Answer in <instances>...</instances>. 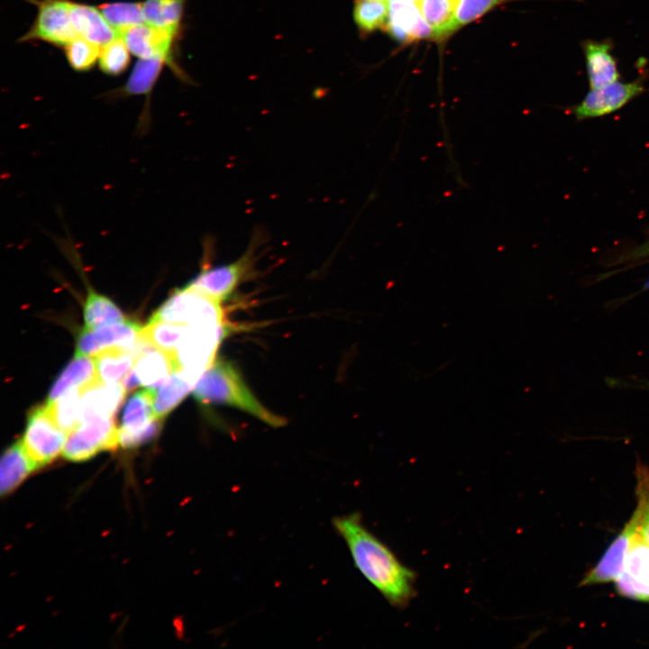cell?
I'll use <instances>...</instances> for the list:
<instances>
[{
  "mask_svg": "<svg viewBox=\"0 0 649 649\" xmlns=\"http://www.w3.org/2000/svg\"><path fill=\"white\" fill-rule=\"evenodd\" d=\"M84 320L86 327L91 330L125 321L123 314L111 299L91 288H88L84 305Z\"/></svg>",
  "mask_w": 649,
  "mask_h": 649,
  "instance_id": "4316f807",
  "label": "cell"
},
{
  "mask_svg": "<svg viewBox=\"0 0 649 649\" xmlns=\"http://www.w3.org/2000/svg\"><path fill=\"white\" fill-rule=\"evenodd\" d=\"M135 352L133 370L146 388L156 390L172 373L180 370L176 357L153 347L142 338Z\"/></svg>",
  "mask_w": 649,
  "mask_h": 649,
  "instance_id": "8fae6325",
  "label": "cell"
},
{
  "mask_svg": "<svg viewBox=\"0 0 649 649\" xmlns=\"http://www.w3.org/2000/svg\"><path fill=\"white\" fill-rule=\"evenodd\" d=\"M582 46L590 88H600L618 80L619 73L610 43L589 40Z\"/></svg>",
  "mask_w": 649,
  "mask_h": 649,
  "instance_id": "e0dca14e",
  "label": "cell"
},
{
  "mask_svg": "<svg viewBox=\"0 0 649 649\" xmlns=\"http://www.w3.org/2000/svg\"><path fill=\"white\" fill-rule=\"evenodd\" d=\"M126 391L138 388L141 384L136 373L133 370L124 379L123 383Z\"/></svg>",
  "mask_w": 649,
  "mask_h": 649,
  "instance_id": "d590c367",
  "label": "cell"
},
{
  "mask_svg": "<svg viewBox=\"0 0 649 649\" xmlns=\"http://www.w3.org/2000/svg\"><path fill=\"white\" fill-rule=\"evenodd\" d=\"M333 524L362 575L390 605L407 606L416 595L415 572L363 525L359 514L338 516Z\"/></svg>",
  "mask_w": 649,
  "mask_h": 649,
  "instance_id": "6da1fadb",
  "label": "cell"
},
{
  "mask_svg": "<svg viewBox=\"0 0 649 649\" xmlns=\"http://www.w3.org/2000/svg\"><path fill=\"white\" fill-rule=\"evenodd\" d=\"M644 289H648V288H649V279L645 281V283H644Z\"/></svg>",
  "mask_w": 649,
  "mask_h": 649,
  "instance_id": "f35d334b",
  "label": "cell"
},
{
  "mask_svg": "<svg viewBox=\"0 0 649 649\" xmlns=\"http://www.w3.org/2000/svg\"><path fill=\"white\" fill-rule=\"evenodd\" d=\"M635 475L637 505L629 522L635 531L649 544V471L638 466Z\"/></svg>",
  "mask_w": 649,
  "mask_h": 649,
  "instance_id": "f546056e",
  "label": "cell"
},
{
  "mask_svg": "<svg viewBox=\"0 0 649 649\" xmlns=\"http://www.w3.org/2000/svg\"><path fill=\"white\" fill-rule=\"evenodd\" d=\"M644 90L641 78L626 83L617 80L600 88H591L572 111L578 120L607 115L622 108Z\"/></svg>",
  "mask_w": 649,
  "mask_h": 649,
  "instance_id": "ba28073f",
  "label": "cell"
},
{
  "mask_svg": "<svg viewBox=\"0 0 649 649\" xmlns=\"http://www.w3.org/2000/svg\"><path fill=\"white\" fill-rule=\"evenodd\" d=\"M37 467L25 452L21 441L4 452L0 462V492L5 497L17 489Z\"/></svg>",
  "mask_w": 649,
  "mask_h": 649,
  "instance_id": "ac0fdd59",
  "label": "cell"
},
{
  "mask_svg": "<svg viewBox=\"0 0 649 649\" xmlns=\"http://www.w3.org/2000/svg\"><path fill=\"white\" fill-rule=\"evenodd\" d=\"M77 37L70 18L69 1L41 0L32 25L19 41H42L65 47Z\"/></svg>",
  "mask_w": 649,
  "mask_h": 649,
  "instance_id": "8992f818",
  "label": "cell"
},
{
  "mask_svg": "<svg viewBox=\"0 0 649 649\" xmlns=\"http://www.w3.org/2000/svg\"><path fill=\"white\" fill-rule=\"evenodd\" d=\"M81 388H72L50 403H46L58 425L67 434L75 429L81 420Z\"/></svg>",
  "mask_w": 649,
  "mask_h": 649,
  "instance_id": "83f0119b",
  "label": "cell"
},
{
  "mask_svg": "<svg viewBox=\"0 0 649 649\" xmlns=\"http://www.w3.org/2000/svg\"><path fill=\"white\" fill-rule=\"evenodd\" d=\"M631 528L626 523L612 541L599 562L584 576L580 586H590L615 581L624 569L629 547Z\"/></svg>",
  "mask_w": 649,
  "mask_h": 649,
  "instance_id": "2e32d148",
  "label": "cell"
},
{
  "mask_svg": "<svg viewBox=\"0 0 649 649\" xmlns=\"http://www.w3.org/2000/svg\"><path fill=\"white\" fill-rule=\"evenodd\" d=\"M192 394L201 404L234 407L270 426L280 427L287 424L284 417L262 405L230 361H215L197 379Z\"/></svg>",
  "mask_w": 649,
  "mask_h": 649,
  "instance_id": "7a4b0ae2",
  "label": "cell"
},
{
  "mask_svg": "<svg viewBox=\"0 0 649 649\" xmlns=\"http://www.w3.org/2000/svg\"><path fill=\"white\" fill-rule=\"evenodd\" d=\"M460 0H419L417 5L434 37L442 38L454 32V20Z\"/></svg>",
  "mask_w": 649,
  "mask_h": 649,
  "instance_id": "d4e9b609",
  "label": "cell"
},
{
  "mask_svg": "<svg viewBox=\"0 0 649 649\" xmlns=\"http://www.w3.org/2000/svg\"><path fill=\"white\" fill-rule=\"evenodd\" d=\"M220 303L186 285L175 289L151 318L186 325L223 321Z\"/></svg>",
  "mask_w": 649,
  "mask_h": 649,
  "instance_id": "277c9868",
  "label": "cell"
},
{
  "mask_svg": "<svg viewBox=\"0 0 649 649\" xmlns=\"http://www.w3.org/2000/svg\"><path fill=\"white\" fill-rule=\"evenodd\" d=\"M188 326L151 318L142 328V338L153 347L177 359L178 350L187 333Z\"/></svg>",
  "mask_w": 649,
  "mask_h": 649,
  "instance_id": "cb8c5ba5",
  "label": "cell"
},
{
  "mask_svg": "<svg viewBox=\"0 0 649 649\" xmlns=\"http://www.w3.org/2000/svg\"><path fill=\"white\" fill-rule=\"evenodd\" d=\"M196 382L183 371L172 373L156 390L153 398L155 417L163 419L193 390Z\"/></svg>",
  "mask_w": 649,
  "mask_h": 649,
  "instance_id": "44dd1931",
  "label": "cell"
},
{
  "mask_svg": "<svg viewBox=\"0 0 649 649\" xmlns=\"http://www.w3.org/2000/svg\"><path fill=\"white\" fill-rule=\"evenodd\" d=\"M185 0H146L142 3L144 22L177 36Z\"/></svg>",
  "mask_w": 649,
  "mask_h": 649,
  "instance_id": "603a6c76",
  "label": "cell"
},
{
  "mask_svg": "<svg viewBox=\"0 0 649 649\" xmlns=\"http://www.w3.org/2000/svg\"><path fill=\"white\" fill-rule=\"evenodd\" d=\"M130 62V50L124 41L118 37L100 48L98 63L100 69L111 76L123 72Z\"/></svg>",
  "mask_w": 649,
  "mask_h": 649,
  "instance_id": "1f68e13d",
  "label": "cell"
},
{
  "mask_svg": "<svg viewBox=\"0 0 649 649\" xmlns=\"http://www.w3.org/2000/svg\"><path fill=\"white\" fill-rule=\"evenodd\" d=\"M251 258L245 254L229 264L203 269L187 286L218 300L227 299L251 268Z\"/></svg>",
  "mask_w": 649,
  "mask_h": 649,
  "instance_id": "30bf717a",
  "label": "cell"
},
{
  "mask_svg": "<svg viewBox=\"0 0 649 649\" xmlns=\"http://www.w3.org/2000/svg\"><path fill=\"white\" fill-rule=\"evenodd\" d=\"M164 63L169 62L160 56L140 59L133 67L128 80L115 94V96H145L147 98L150 97Z\"/></svg>",
  "mask_w": 649,
  "mask_h": 649,
  "instance_id": "ffe728a7",
  "label": "cell"
},
{
  "mask_svg": "<svg viewBox=\"0 0 649 649\" xmlns=\"http://www.w3.org/2000/svg\"><path fill=\"white\" fill-rule=\"evenodd\" d=\"M136 359L134 350L109 348L96 355L97 379L107 384H115L133 368Z\"/></svg>",
  "mask_w": 649,
  "mask_h": 649,
  "instance_id": "7402d4cb",
  "label": "cell"
},
{
  "mask_svg": "<svg viewBox=\"0 0 649 649\" xmlns=\"http://www.w3.org/2000/svg\"><path fill=\"white\" fill-rule=\"evenodd\" d=\"M387 26L389 33L400 41L434 37L416 3L389 1Z\"/></svg>",
  "mask_w": 649,
  "mask_h": 649,
  "instance_id": "5bb4252c",
  "label": "cell"
},
{
  "mask_svg": "<svg viewBox=\"0 0 649 649\" xmlns=\"http://www.w3.org/2000/svg\"><path fill=\"white\" fill-rule=\"evenodd\" d=\"M629 547L624 569L614 581L617 592L626 598L649 601V544L634 529L632 524Z\"/></svg>",
  "mask_w": 649,
  "mask_h": 649,
  "instance_id": "52a82bcc",
  "label": "cell"
},
{
  "mask_svg": "<svg viewBox=\"0 0 649 649\" xmlns=\"http://www.w3.org/2000/svg\"><path fill=\"white\" fill-rule=\"evenodd\" d=\"M389 1H402V2H412V3H418L419 0H389Z\"/></svg>",
  "mask_w": 649,
  "mask_h": 649,
  "instance_id": "74e56055",
  "label": "cell"
},
{
  "mask_svg": "<svg viewBox=\"0 0 649 649\" xmlns=\"http://www.w3.org/2000/svg\"><path fill=\"white\" fill-rule=\"evenodd\" d=\"M109 24L119 33L135 25L145 23L142 3L114 2L99 6Z\"/></svg>",
  "mask_w": 649,
  "mask_h": 649,
  "instance_id": "f1b7e54d",
  "label": "cell"
},
{
  "mask_svg": "<svg viewBox=\"0 0 649 649\" xmlns=\"http://www.w3.org/2000/svg\"><path fill=\"white\" fill-rule=\"evenodd\" d=\"M98 379L96 361L92 356L78 355L63 369L52 384L47 403L53 402L65 392L83 388Z\"/></svg>",
  "mask_w": 649,
  "mask_h": 649,
  "instance_id": "d6986e66",
  "label": "cell"
},
{
  "mask_svg": "<svg viewBox=\"0 0 649 649\" xmlns=\"http://www.w3.org/2000/svg\"><path fill=\"white\" fill-rule=\"evenodd\" d=\"M130 52L142 58L162 57L172 64V46L176 36L146 23L120 33Z\"/></svg>",
  "mask_w": 649,
  "mask_h": 649,
  "instance_id": "7c38bea8",
  "label": "cell"
},
{
  "mask_svg": "<svg viewBox=\"0 0 649 649\" xmlns=\"http://www.w3.org/2000/svg\"><path fill=\"white\" fill-rule=\"evenodd\" d=\"M630 255L632 258H643L649 256V242L636 247L632 251H630Z\"/></svg>",
  "mask_w": 649,
  "mask_h": 649,
  "instance_id": "8d00e7d4",
  "label": "cell"
},
{
  "mask_svg": "<svg viewBox=\"0 0 649 649\" xmlns=\"http://www.w3.org/2000/svg\"><path fill=\"white\" fill-rule=\"evenodd\" d=\"M125 393L123 384H107L99 379L81 388V420L94 416L114 417Z\"/></svg>",
  "mask_w": 649,
  "mask_h": 649,
  "instance_id": "9a60e30c",
  "label": "cell"
},
{
  "mask_svg": "<svg viewBox=\"0 0 649 649\" xmlns=\"http://www.w3.org/2000/svg\"><path fill=\"white\" fill-rule=\"evenodd\" d=\"M389 2L387 0H357L353 8V20L364 32H373L387 23Z\"/></svg>",
  "mask_w": 649,
  "mask_h": 649,
  "instance_id": "4dcf8cb0",
  "label": "cell"
},
{
  "mask_svg": "<svg viewBox=\"0 0 649 649\" xmlns=\"http://www.w3.org/2000/svg\"><path fill=\"white\" fill-rule=\"evenodd\" d=\"M69 13L77 35L100 48L120 37L99 7L69 1Z\"/></svg>",
  "mask_w": 649,
  "mask_h": 649,
  "instance_id": "4fadbf2b",
  "label": "cell"
},
{
  "mask_svg": "<svg viewBox=\"0 0 649 649\" xmlns=\"http://www.w3.org/2000/svg\"><path fill=\"white\" fill-rule=\"evenodd\" d=\"M161 419L153 420L144 429L128 432L122 429L118 431L119 444L127 449L136 448L156 438L161 428Z\"/></svg>",
  "mask_w": 649,
  "mask_h": 649,
  "instance_id": "e575fe53",
  "label": "cell"
},
{
  "mask_svg": "<svg viewBox=\"0 0 649 649\" xmlns=\"http://www.w3.org/2000/svg\"><path fill=\"white\" fill-rule=\"evenodd\" d=\"M506 1L507 0H460L454 20V31L479 19Z\"/></svg>",
  "mask_w": 649,
  "mask_h": 649,
  "instance_id": "836d02e7",
  "label": "cell"
},
{
  "mask_svg": "<svg viewBox=\"0 0 649 649\" xmlns=\"http://www.w3.org/2000/svg\"><path fill=\"white\" fill-rule=\"evenodd\" d=\"M64 48L68 62L76 71L89 70L99 58L100 47L80 37H77Z\"/></svg>",
  "mask_w": 649,
  "mask_h": 649,
  "instance_id": "d6a6232c",
  "label": "cell"
},
{
  "mask_svg": "<svg viewBox=\"0 0 649 649\" xmlns=\"http://www.w3.org/2000/svg\"><path fill=\"white\" fill-rule=\"evenodd\" d=\"M154 395L155 389L145 388L131 396L123 407L120 429L139 431L157 419L153 410Z\"/></svg>",
  "mask_w": 649,
  "mask_h": 649,
  "instance_id": "484cf974",
  "label": "cell"
},
{
  "mask_svg": "<svg viewBox=\"0 0 649 649\" xmlns=\"http://www.w3.org/2000/svg\"><path fill=\"white\" fill-rule=\"evenodd\" d=\"M142 328L126 320L93 330L85 327L78 334L75 354L96 356L104 350L116 347L135 351Z\"/></svg>",
  "mask_w": 649,
  "mask_h": 649,
  "instance_id": "9c48e42d",
  "label": "cell"
},
{
  "mask_svg": "<svg viewBox=\"0 0 649 649\" xmlns=\"http://www.w3.org/2000/svg\"><path fill=\"white\" fill-rule=\"evenodd\" d=\"M67 437L68 434L58 425L45 404L30 412L21 442L39 469L62 453Z\"/></svg>",
  "mask_w": 649,
  "mask_h": 649,
  "instance_id": "3957f363",
  "label": "cell"
},
{
  "mask_svg": "<svg viewBox=\"0 0 649 649\" xmlns=\"http://www.w3.org/2000/svg\"><path fill=\"white\" fill-rule=\"evenodd\" d=\"M118 431L112 416L87 417L68 434L62 455L75 462L90 460L100 452L113 450L119 444Z\"/></svg>",
  "mask_w": 649,
  "mask_h": 649,
  "instance_id": "5b68a950",
  "label": "cell"
}]
</instances>
